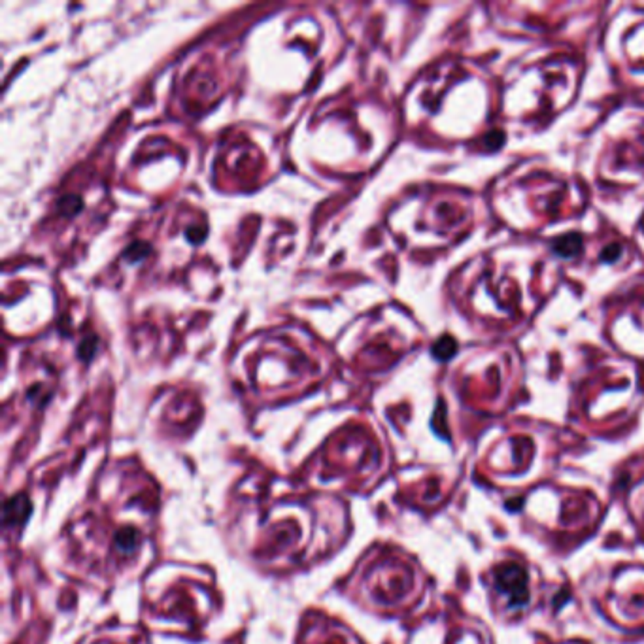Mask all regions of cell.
I'll use <instances>...</instances> for the list:
<instances>
[{"label":"cell","instance_id":"obj_1","mask_svg":"<svg viewBox=\"0 0 644 644\" xmlns=\"http://www.w3.org/2000/svg\"><path fill=\"white\" fill-rule=\"evenodd\" d=\"M499 590H504L508 593V597L512 599L514 605H520L523 601L527 599V587H525V576L520 569L511 567L503 571L499 574L497 582Z\"/></svg>","mask_w":644,"mask_h":644}]
</instances>
